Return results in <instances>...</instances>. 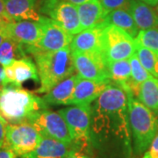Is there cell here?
<instances>
[{
    "mask_svg": "<svg viewBox=\"0 0 158 158\" xmlns=\"http://www.w3.org/2000/svg\"><path fill=\"white\" fill-rule=\"evenodd\" d=\"M7 125L8 122L0 115V148L5 147Z\"/></svg>",
    "mask_w": 158,
    "mask_h": 158,
    "instance_id": "30",
    "label": "cell"
},
{
    "mask_svg": "<svg viewBox=\"0 0 158 158\" xmlns=\"http://www.w3.org/2000/svg\"><path fill=\"white\" fill-rule=\"evenodd\" d=\"M0 16L2 17L7 18L10 19V18L8 17L7 13L6 11V8H5V4H4V0H0ZM12 21V20H11Z\"/></svg>",
    "mask_w": 158,
    "mask_h": 158,
    "instance_id": "34",
    "label": "cell"
},
{
    "mask_svg": "<svg viewBox=\"0 0 158 158\" xmlns=\"http://www.w3.org/2000/svg\"><path fill=\"white\" fill-rule=\"evenodd\" d=\"M88 154L93 158H131L132 138L126 90L111 83L90 106Z\"/></svg>",
    "mask_w": 158,
    "mask_h": 158,
    "instance_id": "1",
    "label": "cell"
},
{
    "mask_svg": "<svg viewBox=\"0 0 158 158\" xmlns=\"http://www.w3.org/2000/svg\"><path fill=\"white\" fill-rule=\"evenodd\" d=\"M106 26L105 22L92 28L84 29L74 35L69 45L71 51L103 54V31Z\"/></svg>",
    "mask_w": 158,
    "mask_h": 158,
    "instance_id": "14",
    "label": "cell"
},
{
    "mask_svg": "<svg viewBox=\"0 0 158 158\" xmlns=\"http://www.w3.org/2000/svg\"><path fill=\"white\" fill-rule=\"evenodd\" d=\"M156 11H158V6H157V10H156Z\"/></svg>",
    "mask_w": 158,
    "mask_h": 158,
    "instance_id": "39",
    "label": "cell"
},
{
    "mask_svg": "<svg viewBox=\"0 0 158 158\" xmlns=\"http://www.w3.org/2000/svg\"><path fill=\"white\" fill-rule=\"evenodd\" d=\"M6 38H8V36H7V34H6V27L1 28L0 29V45L2 44V42H3Z\"/></svg>",
    "mask_w": 158,
    "mask_h": 158,
    "instance_id": "37",
    "label": "cell"
},
{
    "mask_svg": "<svg viewBox=\"0 0 158 158\" xmlns=\"http://www.w3.org/2000/svg\"><path fill=\"white\" fill-rule=\"evenodd\" d=\"M129 62L130 66H131V78L135 84L141 85L143 82H145L146 80L153 77L148 73L147 69L143 67L136 53H135L130 57Z\"/></svg>",
    "mask_w": 158,
    "mask_h": 158,
    "instance_id": "27",
    "label": "cell"
},
{
    "mask_svg": "<svg viewBox=\"0 0 158 158\" xmlns=\"http://www.w3.org/2000/svg\"><path fill=\"white\" fill-rule=\"evenodd\" d=\"M142 158H158V134L151 142Z\"/></svg>",
    "mask_w": 158,
    "mask_h": 158,
    "instance_id": "29",
    "label": "cell"
},
{
    "mask_svg": "<svg viewBox=\"0 0 158 158\" xmlns=\"http://www.w3.org/2000/svg\"><path fill=\"white\" fill-rule=\"evenodd\" d=\"M41 34L37 45L33 48H25L27 55H33L37 51L52 52L64 48L70 45L73 36L50 18L41 15L39 20Z\"/></svg>",
    "mask_w": 158,
    "mask_h": 158,
    "instance_id": "8",
    "label": "cell"
},
{
    "mask_svg": "<svg viewBox=\"0 0 158 158\" xmlns=\"http://www.w3.org/2000/svg\"><path fill=\"white\" fill-rule=\"evenodd\" d=\"M42 136L49 137L66 143H73L65 119L58 112L44 109L35 113L28 121Z\"/></svg>",
    "mask_w": 158,
    "mask_h": 158,
    "instance_id": "10",
    "label": "cell"
},
{
    "mask_svg": "<svg viewBox=\"0 0 158 158\" xmlns=\"http://www.w3.org/2000/svg\"><path fill=\"white\" fill-rule=\"evenodd\" d=\"M127 98L133 153L141 156L146 152L158 134V115L132 94L127 93Z\"/></svg>",
    "mask_w": 158,
    "mask_h": 158,
    "instance_id": "4",
    "label": "cell"
},
{
    "mask_svg": "<svg viewBox=\"0 0 158 158\" xmlns=\"http://www.w3.org/2000/svg\"><path fill=\"white\" fill-rule=\"evenodd\" d=\"M106 25H113L122 29L126 33L132 36L134 39L139 33V28L136 26L134 18L127 10H115L108 14L106 18Z\"/></svg>",
    "mask_w": 158,
    "mask_h": 158,
    "instance_id": "21",
    "label": "cell"
},
{
    "mask_svg": "<svg viewBox=\"0 0 158 158\" xmlns=\"http://www.w3.org/2000/svg\"><path fill=\"white\" fill-rule=\"evenodd\" d=\"M74 66L80 77L95 81H111L107 62L100 53H83L71 51Z\"/></svg>",
    "mask_w": 158,
    "mask_h": 158,
    "instance_id": "11",
    "label": "cell"
},
{
    "mask_svg": "<svg viewBox=\"0 0 158 158\" xmlns=\"http://www.w3.org/2000/svg\"><path fill=\"white\" fill-rule=\"evenodd\" d=\"M66 158H93L92 156H90L89 154L81 151V150H77L75 149L73 151L69 154L68 156H66Z\"/></svg>",
    "mask_w": 158,
    "mask_h": 158,
    "instance_id": "31",
    "label": "cell"
},
{
    "mask_svg": "<svg viewBox=\"0 0 158 158\" xmlns=\"http://www.w3.org/2000/svg\"><path fill=\"white\" fill-rule=\"evenodd\" d=\"M63 1H66L71 5H74V6H80V5H83L86 2H88L89 0H63Z\"/></svg>",
    "mask_w": 158,
    "mask_h": 158,
    "instance_id": "36",
    "label": "cell"
},
{
    "mask_svg": "<svg viewBox=\"0 0 158 158\" xmlns=\"http://www.w3.org/2000/svg\"><path fill=\"white\" fill-rule=\"evenodd\" d=\"M33 57L37 66L40 86L35 93L44 94L64 79L75 73L70 47L52 52L37 51Z\"/></svg>",
    "mask_w": 158,
    "mask_h": 158,
    "instance_id": "3",
    "label": "cell"
},
{
    "mask_svg": "<svg viewBox=\"0 0 158 158\" xmlns=\"http://www.w3.org/2000/svg\"><path fill=\"white\" fill-rule=\"evenodd\" d=\"M137 99L158 115V78L152 77L141 84Z\"/></svg>",
    "mask_w": 158,
    "mask_h": 158,
    "instance_id": "22",
    "label": "cell"
},
{
    "mask_svg": "<svg viewBox=\"0 0 158 158\" xmlns=\"http://www.w3.org/2000/svg\"><path fill=\"white\" fill-rule=\"evenodd\" d=\"M6 11L12 21H39L38 0H4Z\"/></svg>",
    "mask_w": 158,
    "mask_h": 158,
    "instance_id": "17",
    "label": "cell"
},
{
    "mask_svg": "<svg viewBox=\"0 0 158 158\" xmlns=\"http://www.w3.org/2000/svg\"><path fill=\"white\" fill-rule=\"evenodd\" d=\"M5 86L8 85L21 87L22 84L28 80L40 82L36 63L29 56L15 60L11 65L4 67ZM4 86V87H5Z\"/></svg>",
    "mask_w": 158,
    "mask_h": 158,
    "instance_id": "12",
    "label": "cell"
},
{
    "mask_svg": "<svg viewBox=\"0 0 158 158\" xmlns=\"http://www.w3.org/2000/svg\"><path fill=\"white\" fill-rule=\"evenodd\" d=\"M135 53L148 73L154 77L158 78V54L138 44H136Z\"/></svg>",
    "mask_w": 158,
    "mask_h": 158,
    "instance_id": "25",
    "label": "cell"
},
{
    "mask_svg": "<svg viewBox=\"0 0 158 158\" xmlns=\"http://www.w3.org/2000/svg\"><path fill=\"white\" fill-rule=\"evenodd\" d=\"M10 22H11V19H9L7 18L0 16V29L6 27V26H7V24H9Z\"/></svg>",
    "mask_w": 158,
    "mask_h": 158,
    "instance_id": "35",
    "label": "cell"
},
{
    "mask_svg": "<svg viewBox=\"0 0 158 158\" xmlns=\"http://www.w3.org/2000/svg\"><path fill=\"white\" fill-rule=\"evenodd\" d=\"M82 29L95 27L106 22L108 13L101 6L99 0H89L77 6Z\"/></svg>",
    "mask_w": 158,
    "mask_h": 158,
    "instance_id": "19",
    "label": "cell"
},
{
    "mask_svg": "<svg viewBox=\"0 0 158 158\" xmlns=\"http://www.w3.org/2000/svg\"><path fill=\"white\" fill-rule=\"evenodd\" d=\"M42 138L37 128L29 122L9 124L6 127L5 147L21 157L32 152L38 146Z\"/></svg>",
    "mask_w": 158,
    "mask_h": 158,
    "instance_id": "9",
    "label": "cell"
},
{
    "mask_svg": "<svg viewBox=\"0 0 158 158\" xmlns=\"http://www.w3.org/2000/svg\"><path fill=\"white\" fill-rule=\"evenodd\" d=\"M135 51V40L127 33L113 25L104 28L103 54L106 62L129 59Z\"/></svg>",
    "mask_w": 158,
    "mask_h": 158,
    "instance_id": "6",
    "label": "cell"
},
{
    "mask_svg": "<svg viewBox=\"0 0 158 158\" xmlns=\"http://www.w3.org/2000/svg\"><path fill=\"white\" fill-rule=\"evenodd\" d=\"M6 31L8 38L20 43L25 48H33L37 45L40 38L41 27L39 21H11L7 24Z\"/></svg>",
    "mask_w": 158,
    "mask_h": 158,
    "instance_id": "13",
    "label": "cell"
},
{
    "mask_svg": "<svg viewBox=\"0 0 158 158\" xmlns=\"http://www.w3.org/2000/svg\"><path fill=\"white\" fill-rule=\"evenodd\" d=\"M38 11L40 15L52 19L72 35L83 30L77 7L66 1L38 0Z\"/></svg>",
    "mask_w": 158,
    "mask_h": 158,
    "instance_id": "7",
    "label": "cell"
},
{
    "mask_svg": "<svg viewBox=\"0 0 158 158\" xmlns=\"http://www.w3.org/2000/svg\"><path fill=\"white\" fill-rule=\"evenodd\" d=\"M107 69L112 83L120 85L131 78L129 59L107 62Z\"/></svg>",
    "mask_w": 158,
    "mask_h": 158,
    "instance_id": "24",
    "label": "cell"
},
{
    "mask_svg": "<svg viewBox=\"0 0 158 158\" xmlns=\"http://www.w3.org/2000/svg\"><path fill=\"white\" fill-rule=\"evenodd\" d=\"M48 108L42 98L30 90L11 85L0 89V115L9 124L28 122L35 113Z\"/></svg>",
    "mask_w": 158,
    "mask_h": 158,
    "instance_id": "2",
    "label": "cell"
},
{
    "mask_svg": "<svg viewBox=\"0 0 158 158\" xmlns=\"http://www.w3.org/2000/svg\"><path fill=\"white\" fill-rule=\"evenodd\" d=\"M5 86V69L4 67L0 64V89Z\"/></svg>",
    "mask_w": 158,
    "mask_h": 158,
    "instance_id": "33",
    "label": "cell"
},
{
    "mask_svg": "<svg viewBox=\"0 0 158 158\" xmlns=\"http://www.w3.org/2000/svg\"><path fill=\"white\" fill-rule=\"evenodd\" d=\"M139 30L158 28V11L141 0H132L128 10Z\"/></svg>",
    "mask_w": 158,
    "mask_h": 158,
    "instance_id": "20",
    "label": "cell"
},
{
    "mask_svg": "<svg viewBox=\"0 0 158 158\" xmlns=\"http://www.w3.org/2000/svg\"><path fill=\"white\" fill-rule=\"evenodd\" d=\"M111 83V81H95L79 77L69 106L91 105Z\"/></svg>",
    "mask_w": 158,
    "mask_h": 158,
    "instance_id": "15",
    "label": "cell"
},
{
    "mask_svg": "<svg viewBox=\"0 0 158 158\" xmlns=\"http://www.w3.org/2000/svg\"><path fill=\"white\" fill-rule=\"evenodd\" d=\"M17 156L14 154L13 151L7 148H0V158H16Z\"/></svg>",
    "mask_w": 158,
    "mask_h": 158,
    "instance_id": "32",
    "label": "cell"
},
{
    "mask_svg": "<svg viewBox=\"0 0 158 158\" xmlns=\"http://www.w3.org/2000/svg\"><path fill=\"white\" fill-rule=\"evenodd\" d=\"M75 149L79 150L74 143H66L42 136L36 148L20 158H66Z\"/></svg>",
    "mask_w": 158,
    "mask_h": 158,
    "instance_id": "16",
    "label": "cell"
},
{
    "mask_svg": "<svg viewBox=\"0 0 158 158\" xmlns=\"http://www.w3.org/2000/svg\"><path fill=\"white\" fill-rule=\"evenodd\" d=\"M79 78L78 75L74 74L55 85L46 95L42 97L47 106H69L73 95L75 86Z\"/></svg>",
    "mask_w": 158,
    "mask_h": 158,
    "instance_id": "18",
    "label": "cell"
},
{
    "mask_svg": "<svg viewBox=\"0 0 158 158\" xmlns=\"http://www.w3.org/2000/svg\"><path fill=\"white\" fill-rule=\"evenodd\" d=\"M90 106H73L57 111L65 119L74 144L79 150L87 154L89 151Z\"/></svg>",
    "mask_w": 158,
    "mask_h": 158,
    "instance_id": "5",
    "label": "cell"
},
{
    "mask_svg": "<svg viewBox=\"0 0 158 158\" xmlns=\"http://www.w3.org/2000/svg\"><path fill=\"white\" fill-rule=\"evenodd\" d=\"M135 40L136 44L158 54V28L140 30Z\"/></svg>",
    "mask_w": 158,
    "mask_h": 158,
    "instance_id": "26",
    "label": "cell"
},
{
    "mask_svg": "<svg viewBox=\"0 0 158 158\" xmlns=\"http://www.w3.org/2000/svg\"><path fill=\"white\" fill-rule=\"evenodd\" d=\"M27 56L24 46L10 38H6L0 45V64L3 67L9 66L15 60Z\"/></svg>",
    "mask_w": 158,
    "mask_h": 158,
    "instance_id": "23",
    "label": "cell"
},
{
    "mask_svg": "<svg viewBox=\"0 0 158 158\" xmlns=\"http://www.w3.org/2000/svg\"><path fill=\"white\" fill-rule=\"evenodd\" d=\"M144 3H146L148 5H149L150 6H155L158 5V0H141Z\"/></svg>",
    "mask_w": 158,
    "mask_h": 158,
    "instance_id": "38",
    "label": "cell"
},
{
    "mask_svg": "<svg viewBox=\"0 0 158 158\" xmlns=\"http://www.w3.org/2000/svg\"><path fill=\"white\" fill-rule=\"evenodd\" d=\"M132 0H99L103 8L108 14L115 10H129Z\"/></svg>",
    "mask_w": 158,
    "mask_h": 158,
    "instance_id": "28",
    "label": "cell"
}]
</instances>
